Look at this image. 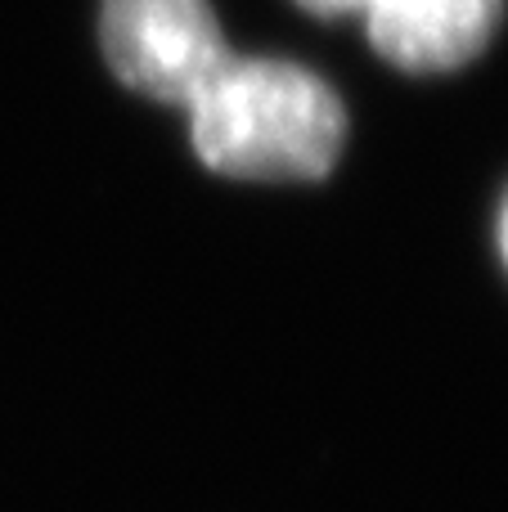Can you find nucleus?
<instances>
[{
  "instance_id": "obj_5",
  "label": "nucleus",
  "mask_w": 508,
  "mask_h": 512,
  "mask_svg": "<svg viewBox=\"0 0 508 512\" xmlns=\"http://www.w3.org/2000/svg\"><path fill=\"white\" fill-rule=\"evenodd\" d=\"M500 252H504V261H508V203H504V212H500Z\"/></svg>"
},
{
  "instance_id": "obj_2",
  "label": "nucleus",
  "mask_w": 508,
  "mask_h": 512,
  "mask_svg": "<svg viewBox=\"0 0 508 512\" xmlns=\"http://www.w3.org/2000/svg\"><path fill=\"white\" fill-rule=\"evenodd\" d=\"M99 41L117 81L180 108L230 59L207 0H104Z\"/></svg>"
},
{
  "instance_id": "obj_1",
  "label": "nucleus",
  "mask_w": 508,
  "mask_h": 512,
  "mask_svg": "<svg viewBox=\"0 0 508 512\" xmlns=\"http://www.w3.org/2000/svg\"><path fill=\"white\" fill-rule=\"evenodd\" d=\"M194 153L239 180H320L347 140L329 81L284 59H225L189 104Z\"/></svg>"
},
{
  "instance_id": "obj_4",
  "label": "nucleus",
  "mask_w": 508,
  "mask_h": 512,
  "mask_svg": "<svg viewBox=\"0 0 508 512\" xmlns=\"http://www.w3.org/2000/svg\"><path fill=\"white\" fill-rule=\"evenodd\" d=\"M302 9H311V14L329 18V14H351V9H365V0H297Z\"/></svg>"
},
{
  "instance_id": "obj_3",
  "label": "nucleus",
  "mask_w": 508,
  "mask_h": 512,
  "mask_svg": "<svg viewBox=\"0 0 508 512\" xmlns=\"http://www.w3.org/2000/svg\"><path fill=\"white\" fill-rule=\"evenodd\" d=\"M369 41L405 72H450L486 50L504 0H365Z\"/></svg>"
}]
</instances>
